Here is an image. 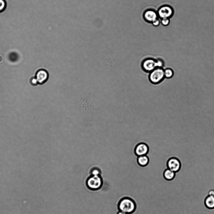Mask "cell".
<instances>
[{
    "label": "cell",
    "instance_id": "6da1fadb",
    "mask_svg": "<svg viewBox=\"0 0 214 214\" xmlns=\"http://www.w3.org/2000/svg\"><path fill=\"white\" fill-rule=\"evenodd\" d=\"M118 211H121L131 214L134 212L136 208L135 201L131 197L125 196L121 198L118 201L117 205Z\"/></svg>",
    "mask_w": 214,
    "mask_h": 214
},
{
    "label": "cell",
    "instance_id": "7a4b0ae2",
    "mask_svg": "<svg viewBox=\"0 0 214 214\" xmlns=\"http://www.w3.org/2000/svg\"><path fill=\"white\" fill-rule=\"evenodd\" d=\"M149 79L152 83L157 84L161 82L165 78L164 70L162 67H157L150 72Z\"/></svg>",
    "mask_w": 214,
    "mask_h": 214
},
{
    "label": "cell",
    "instance_id": "3957f363",
    "mask_svg": "<svg viewBox=\"0 0 214 214\" xmlns=\"http://www.w3.org/2000/svg\"><path fill=\"white\" fill-rule=\"evenodd\" d=\"M174 14V10L172 7L169 5H164L161 7L158 10L157 14L158 17L161 19L170 18Z\"/></svg>",
    "mask_w": 214,
    "mask_h": 214
},
{
    "label": "cell",
    "instance_id": "277c9868",
    "mask_svg": "<svg viewBox=\"0 0 214 214\" xmlns=\"http://www.w3.org/2000/svg\"><path fill=\"white\" fill-rule=\"evenodd\" d=\"M94 175L88 180L87 184L90 188L96 189L100 188L102 184V181L99 175Z\"/></svg>",
    "mask_w": 214,
    "mask_h": 214
},
{
    "label": "cell",
    "instance_id": "5b68a950",
    "mask_svg": "<svg viewBox=\"0 0 214 214\" xmlns=\"http://www.w3.org/2000/svg\"><path fill=\"white\" fill-rule=\"evenodd\" d=\"M142 67L144 71L150 72L157 67L156 60L151 58L146 59L142 62Z\"/></svg>",
    "mask_w": 214,
    "mask_h": 214
},
{
    "label": "cell",
    "instance_id": "8992f818",
    "mask_svg": "<svg viewBox=\"0 0 214 214\" xmlns=\"http://www.w3.org/2000/svg\"><path fill=\"white\" fill-rule=\"evenodd\" d=\"M167 166L168 169L175 173H177L180 170L181 164L180 161L177 158H171L168 161Z\"/></svg>",
    "mask_w": 214,
    "mask_h": 214
},
{
    "label": "cell",
    "instance_id": "52a82bcc",
    "mask_svg": "<svg viewBox=\"0 0 214 214\" xmlns=\"http://www.w3.org/2000/svg\"><path fill=\"white\" fill-rule=\"evenodd\" d=\"M49 76V74L47 70L44 69H41L37 72L35 78L38 84H42L47 81Z\"/></svg>",
    "mask_w": 214,
    "mask_h": 214
},
{
    "label": "cell",
    "instance_id": "ba28073f",
    "mask_svg": "<svg viewBox=\"0 0 214 214\" xmlns=\"http://www.w3.org/2000/svg\"><path fill=\"white\" fill-rule=\"evenodd\" d=\"M149 147L148 145L144 142H141L138 144L136 146L134 152L138 157L146 155L148 152Z\"/></svg>",
    "mask_w": 214,
    "mask_h": 214
},
{
    "label": "cell",
    "instance_id": "9c48e42d",
    "mask_svg": "<svg viewBox=\"0 0 214 214\" xmlns=\"http://www.w3.org/2000/svg\"><path fill=\"white\" fill-rule=\"evenodd\" d=\"M144 18L148 22L152 23L158 18L157 13L152 10L149 9L146 11L144 13Z\"/></svg>",
    "mask_w": 214,
    "mask_h": 214
},
{
    "label": "cell",
    "instance_id": "30bf717a",
    "mask_svg": "<svg viewBox=\"0 0 214 214\" xmlns=\"http://www.w3.org/2000/svg\"><path fill=\"white\" fill-rule=\"evenodd\" d=\"M204 204L206 207L210 209H214V196L208 195L204 200Z\"/></svg>",
    "mask_w": 214,
    "mask_h": 214
},
{
    "label": "cell",
    "instance_id": "8fae6325",
    "mask_svg": "<svg viewBox=\"0 0 214 214\" xmlns=\"http://www.w3.org/2000/svg\"><path fill=\"white\" fill-rule=\"evenodd\" d=\"M163 175L165 180L170 181L174 178L176 175V173L168 168L163 172Z\"/></svg>",
    "mask_w": 214,
    "mask_h": 214
},
{
    "label": "cell",
    "instance_id": "7c38bea8",
    "mask_svg": "<svg viewBox=\"0 0 214 214\" xmlns=\"http://www.w3.org/2000/svg\"><path fill=\"white\" fill-rule=\"evenodd\" d=\"M137 162L140 166L145 167L148 163L149 159L146 155L138 156L137 158Z\"/></svg>",
    "mask_w": 214,
    "mask_h": 214
},
{
    "label": "cell",
    "instance_id": "4fadbf2b",
    "mask_svg": "<svg viewBox=\"0 0 214 214\" xmlns=\"http://www.w3.org/2000/svg\"><path fill=\"white\" fill-rule=\"evenodd\" d=\"M174 71L170 68H167L164 70V74L165 77L170 78L173 77L174 75Z\"/></svg>",
    "mask_w": 214,
    "mask_h": 214
},
{
    "label": "cell",
    "instance_id": "5bb4252c",
    "mask_svg": "<svg viewBox=\"0 0 214 214\" xmlns=\"http://www.w3.org/2000/svg\"><path fill=\"white\" fill-rule=\"evenodd\" d=\"M9 58L10 61L12 62H15L18 58L17 54L15 52H12L9 55Z\"/></svg>",
    "mask_w": 214,
    "mask_h": 214
},
{
    "label": "cell",
    "instance_id": "9a60e30c",
    "mask_svg": "<svg viewBox=\"0 0 214 214\" xmlns=\"http://www.w3.org/2000/svg\"><path fill=\"white\" fill-rule=\"evenodd\" d=\"M6 6V3L5 0H0V12L3 11Z\"/></svg>",
    "mask_w": 214,
    "mask_h": 214
},
{
    "label": "cell",
    "instance_id": "2e32d148",
    "mask_svg": "<svg viewBox=\"0 0 214 214\" xmlns=\"http://www.w3.org/2000/svg\"><path fill=\"white\" fill-rule=\"evenodd\" d=\"M160 22L163 25L166 26L169 24L170 20L169 18H163L161 19Z\"/></svg>",
    "mask_w": 214,
    "mask_h": 214
},
{
    "label": "cell",
    "instance_id": "e0dca14e",
    "mask_svg": "<svg viewBox=\"0 0 214 214\" xmlns=\"http://www.w3.org/2000/svg\"><path fill=\"white\" fill-rule=\"evenodd\" d=\"M156 65L157 67L163 68L164 65L163 61L160 59H158L156 60Z\"/></svg>",
    "mask_w": 214,
    "mask_h": 214
},
{
    "label": "cell",
    "instance_id": "ac0fdd59",
    "mask_svg": "<svg viewBox=\"0 0 214 214\" xmlns=\"http://www.w3.org/2000/svg\"><path fill=\"white\" fill-rule=\"evenodd\" d=\"M161 19L159 17L152 23V25L155 26H157L159 25L160 24L161 20Z\"/></svg>",
    "mask_w": 214,
    "mask_h": 214
},
{
    "label": "cell",
    "instance_id": "d6986e66",
    "mask_svg": "<svg viewBox=\"0 0 214 214\" xmlns=\"http://www.w3.org/2000/svg\"><path fill=\"white\" fill-rule=\"evenodd\" d=\"M30 83L32 85L34 86L38 84L35 77H32L30 79Z\"/></svg>",
    "mask_w": 214,
    "mask_h": 214
},
{
    "label": "cell",
    "instance_id": "ffe728a7",
    "mask_svg": "<svg viewBox=\"0 0 214 214\" xmlns=\"http://www.w3.org/2000/svg\"><path fill=\"white\" fill-rule=\"evenodd\" d=\"M208 195L214 196V190H210L208 192Z\"/></svg>",
    "mask_w": 214,
    "mask_h": 214
},
{
    "label": "cell",
    "instance_id": "44dd1931",
    "mask_svg": "<svg viewBox=\"0 0 214 214\" xmlns=\"http://www.w3.org/2000/svg\"><path fill=\"white\" fill-rule=\"evenodd\" d=\"M116 214H128L127 213L121 211H118Z\"/></svg>",
    "mask_w": 214,
    "mask_h": 214
},
{
    "label": "cell",
    "instance_id": "7402d4cb",
    "mask_svg": "<svg viewBox=\"0 0 214 214\" xmlns=\"http://www.w3.org/2000/svg\"><path fill=\"white\" fill-rule=\"evenodd\" d=\"M192 163H194V162H192Z\"/></svg>",
    "mask_w": 214,
    "mask_h": 214
}]
</instances>
